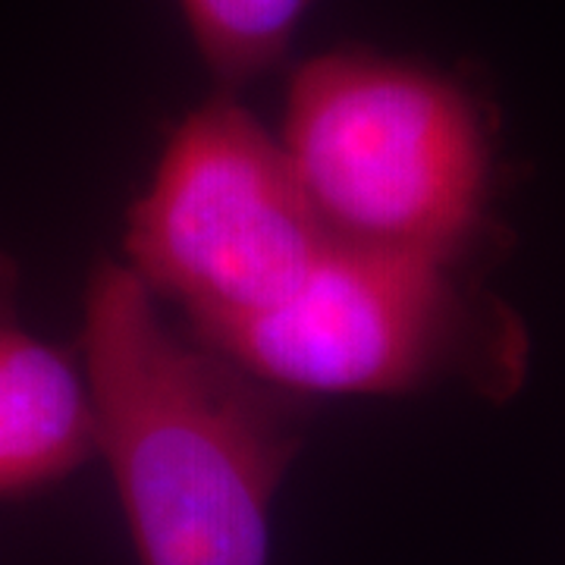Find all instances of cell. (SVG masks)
I'll return each mask as SVG.
<instances>
[{
    "label": "cell",
    "mask_w": 565,
    "mask_h": 565,
    "mask_svg": "<svg viewBox=\"0 0 565 565\" xmlns=\"http://www.w3.org/2000/svg\"><path fill=\"white\" fill-rule=\"evenodd\" d=\"M311 7L315 0H180L204 66L223 88L270 73Z\"/></svg>",
    "instance_id": "obj_6"
},
{
    "label": "cell",
    "mask_w": 565,
    "mask_h": 565,
    "mask_svg": "<svg viewBox=\"0 0 565 565\" xmlns=\"http://www.w3.org/2000/svg\"><path fill=\"white\" fill-rule=\"evenodd\" d=\"M20 282L0 252V500L57 484L98 452L85 371L22 323Z\"/></svg>",
    "instance_id": "obj_5"
},
{
    "label": "cell",
    "mask_w": 565,
    "mask_h": 565,
    "mask_svg": "<svg viewBox=\"0 0 565 565\" xmlns=\"http://www.w3.org/2000/svg\"><path fill=\"white\" fill-rule=\"evenodd\" d=\"M82 371L141 565H267L311 396L180 333L122 264L85 289Z\"/></svg>",
    "instance_id": "obj_1"
},
{
    "label": "cell",
    "mask_w": 565,
    "mask_h": 565,
    "mask_svg": "<svg viewBox=\"0 0 565 565\" xmlns=\"http://www.w3.org/2000/svg\"><path fill=\"white\" fill-rule=\"evenodd\" d=\"M282 148L333 243L465 264L490 214V129L471 88L364 47L302 63Z\"/></svg>",
    "instance_id": "obj_2"
},
{
    "label": "cell",
    "mask_w": 565,
    "mask_h": 565,
    "mask_svg": "<svg viewBox=\"0 0 565 565\" xmlns=\"http://www.w3.org/2000/svg\"><path fill=\"white\" fill-rule=\"evenodd\" d=\"M465 264L330 243L270 311L189 330L270 384L315 393H418L462 384L509 399L527 371V333Z\"/></svg>",
    "instance_id": "obj_3"
},
{
    "label": "cell",
    "mask_w": 565,
    "mask_h": 565,
    "mask_svg": "<svg viewBox=\"0 0 565 565\" xmlns=\"http://www.w3.org/2000/svg\"><path fill=\"white\" fill-rule=\"evenodd\" d=\"M292 161L233 95L192 110L129 211V270L189 330L270 311L330 248Z\"/></svg>",
    "instance_id": "obj_4"
}]
</instances>
